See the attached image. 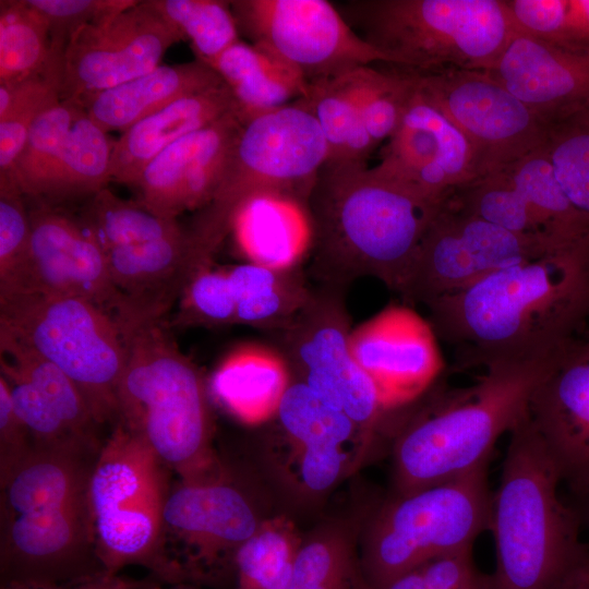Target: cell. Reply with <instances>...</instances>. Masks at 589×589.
I'll return each instance as SVG.
<instances>
[{
	"mask_svg": "<svg viewBox=\"0 0 589 589\" xmlns=\"http://www.w3.org/2000/svg\"><path fill=\"white\" fill-rule=\"evenodd\" d=\"M291 383L290 368L280 352L247 345L223 360L212 377L211 390L230 414L256 425L277 416Z\"/></svg>",
	"mask_w": 589,
	"mask_h": 589,
	"instance_id": "obj_30",
	"label": "cell"
},
{
	"mask_svg": "<svg viewBox=\"0 0 589 589\" xmlns=\"http://www.w3.org/2000/svg\"><path fill=\"white\" fill-rule=\"evenodd\" d=\"M528 414L574 498L589 491V322L554 353Z\"/></svg>",
	"mask_w": 589,
	"mask_h": 589,
	"instance_id": "obj_22",
	"label": "cell"
},
{
	"mask_svg": "<svg viewBox=\"0 0 589 589\" xmlns=\"http://www.w3.org/2000/svg\"><path fill=\"white\" fill-rule=\"evenodd\" d=\"M456 366L553 354L589 322V238L496 271L426 304Z\"/></svg>",
	"mask_w": 589,
	"mask_h": 589,
	"instance_id": "obj_1",
	"label": "cell"
},
{
	"mask_svg": "<svg viewBox=\"0 0 589 589\" xmlns=\"http://www.w3.org/2000/svg\"><path fill=\"white\" fill-rule=\"evenodd\" d=\"M31 235L26 196L13 175L0 176V293L15 284L27 259Z\"/></svg>",
	"mask_w": 589,
	"mask_h": 589,
	"instance_id": "obj_47",
	"label": "cell"
},
{
	"mask_svg": "<svg viewBox=\"0 0 589 589\" xmlns=\"http://www.w3.org/2000/svg\"><path fill=\"white\" fill-rule=\"evenodd\" d=\"M159 589H161V588H159Z\"/></svg>",
	"mask_w": 589,
	"mask_h": 589,
	"instance_id": "obj_55",
	"label": "cell"
},
{
	"mask_svg": "<svg viewBox=\"0 0 589 589\" xmlns=\"http://www.w3.org/2000/svg\"><path fill=\"white\" fill-rule=\"evenodd\" d=\"M177 322L184 325H226L237 323L235 293L228 271H201L180 298Z\"/></svg>",
	"mask_w": 589,
	"mask_h": 589,
	"instance_id": "obj_48",
	"label": "cell"
},
{
	"mask_svg": "<svg viewBox=\"0 0 589 589\" xmlns=\"http://www.w3.org/2000/svg\"><path fill=\"white\" fill-rule=\"evenodd\" d=\"M46 19L51 49L63 51L83 26L132 5L134 0H27Z\"/></svg>",
	"mask_w": 589,
	"mask_h": 589,
	"instance_id": "obj_49",
	"label": "cell"
},
{
	"mask_svg": "<svg viewBox=\"0 0 589 589\" xmlns=\"http://www.w3.org/2000/svg\"><path fill=\"white\" fill-rule=\"evenodd\" d=\"M351 28L390 64L411 71H488L516 31L504 0H348Z\"/></svg>",
	"mask_w": 589,
	"mask_h": 589,
	"instance_id": "obj_7",
	"label": "cell"
},
{
	"mask_svg": "<svg viewBox=\"0 0 589 589\" xmlns=\"http://www.w3.org/2000/svg\"><path fill=\"white\" fill-rule=\"evenodd\" d=\"M0 360L27 380L73 432L101 445L96 436L99 424L79 388L63 372L4 335H0Z\"/></svg>",
	"mask_w": 589,
	"mask_h": 589,
	"instance_id": "obj_40",
	"label": "cell"
},
{
	"mask_svg": "<svg viewBox=\"0 0 589 589\" xmlns=\"http://www.w3.org/2000/svg\"><path fill=\"white\" fill-rule=\"evenodd\" d=\"M517 31L572 48H589V0H504Z\"/></svg>",
	"mask_w": 589,
	"mask_h": 589,
	"instance_id": "obj_45",
	"label": "cell"
},
{
	"mask_svg": "<svg viewBox=\"0 0 589 589\" xmlns=\"http://www.w3.org/2000/svg\"><path fill=\"white\" fill-rule=\"evenodd\" d=\"M373 168L432 202L445 201L479 178L468 140L416 88L398 128L382 148L380 163Z\"/></svg>",
	"mask_w": 589,
	"mask_h": 589,
	"instance_id": "obj_21",
	"label": "cell"
},
{
	"mask_svg": "<svg viewBox=\"0 0 589 589\" xmlns=\"http://www.w3.org/2000/svg\"><path fill=\"white\" fill-rule=\"evenodd\" d=\"M243 123L237 112L190 133L158 154L135 184L136 202L151 213L177 219L214 196Z\"/></svg>",
	"mask_w": 589,
	"mask_h": 589,
	"instance_id": "obj_23",
	"label": "cell"
},
{
	"mask_svg": "<svg viewBox=\"0 0 589 589\" xmlns=\"http://www.w3.org/2000/svg\"><path fill=\"white\" fill-rule=\"evenodd\" d=\"M27 203L32 228L27 259L13 287L0 296L27 292L80 298L119 320L123 297L110 279L98 244L76 217L44 202Z\"/></svg>",
	"mask_w": 589,
	"mask_h": 589,
	"instance_id": "obj_19",
	"label": "cell"
},
{
	"mask_svg": "<svg viewBox=\"0 0 589 589\" xmlns=\"http://www.w3.org/2000/svg\"><path fill=\"white\" fill-rule=\"evenodd\" d=\"M56 52L40 12L27 0L0 1V83L43 71Z\"/></svg>",
	"mask_w": 589,
	"mask_h": 589,
	"instance_id": "obj_41",
	"label": "cell"
},
{
	"mask_svg": "<svg viewBox=\"0 0 589 589\" xmlns=\"http://www.w3.org/2000/svg\"><path fill=\"white\" fill-rule=\"evenodd\" d=\"M443 202L422 199L366 164L327 160L308 201L315 274L336 287L375 277L400 292Z\"/></svg>",
	"mask_w": 589,
	"mask_h": 589,
	"instance_id": "obj_2",
	"label": "cell"
},
{
	"mask_svg": "<svg viewBox=\"0 0 589 589\" xmlns=\"http://www.w3.org/2000/svg\"><path fill=\"white\" fill-rule=\"evenodd\" d=\"M108 273L124 301L116 322L127 332L149 322H161L191 280L212 266L188 229L180 233L104 251Z\"/></svg>",
	"mask_w": 589,
	"mask_h": 589,
	"instance_id": "obj_24",
	"label": "cell"
},
{
	"mask_svg": "<svg viewBox=\"0 0 589 589\" xmlns=\"http://www.w3.org/2000/svg\"><path fill=\"white\" fill-rule=\"evenodd\" d=\"M339 287L325 285L278 329L281 356L318 398L345 412L362 431L386 413L376 390L349 346V318Z\"/></svg>",
	"mask_w": 589,
	"mask_h": 589,
	"instance_id": "obj_16",
	"label": "cell"
},
{
	"mask_svg": "<svg viewBox=\"0 0 589 589\" xmlns=\"http://www.w3.org/2000/svg\"><path fill=\"white\" fill-rule=\"evenodd\" d=\"M302 541L288 519H264L236 554V589H287Z\"/></svg>",
	"mask_w": 589,
	"mask_h": 589,
	"instance_id": "obj_38",
	"label": "cell"
},
{
	"mask_svg": "<svg viewBox=\"0 0 589 589\" xmlns=\"http://www.w3.org/2000/svg\"><path fill=\"white\" fill-rule=\"evenodd\" d=\"M237 112L228 86L218 85L180 98L122 132L111 156V181L133 187L165 148L223 117Z\"/></svg>",
	"mask_w": 589,
	"mask_h": 589,
	"instance_id": "obj_27",
	"label": "cell"
},
{
	"mask_svg": "<svg viewBox=\"0 0 589 589\" xmlns=\"http://www.w3.org/2000/svg\"><path fill=\"white\" fill-rule=\"evenodd\" d=\"M154 8L188 39L195 59L207 65L230 46L240 34L230 8L223 0H151Z\"/></svg>",
	"mask_w": 589,
	"mask_h": 589,
	"instance_id": "obj_43",
	"label": "cell"
},
{
	"mask_svg": "<svg viewBox=\"0 0 589 589\" xmlns=\"http://www.w3.org/2000/svg\"><path fill=\"white\" fill-rule=\"evenodd\" d=\"M350 72L309 84L300 99L320 127L328 161L366 164L376 145L363 123Z\"/></svg>",
	"mask_w": 589,
	"mask_h": 589,
	"instance_id": "obj_34",
	"label": "cell"
},
{
	"mask_svg": "<svg viewBox=\"0 0 589 589\" xmlns=\"http://www.w3.org/2000/svg\"><path fill=\"white\" fill-rule=\"evenodd\" d=\"M0 335L63 372L99 425L116 424L127 351L109 313L80 298L9 293L0 296Z\"/></svg>",
	"mask_w": 589,
	"mask_h": 589,
	"instance_id": "obj_10",
	"label": "cell"
},
{
	"mask_svg": "<svg viewBox=\"0 0 589 589\" xmlns=\"http://www.w3.org/2000/svg\"><path fill=\"white\" fill-rule=\"evenodd\" d=\"M211 68L228 86L242 123L305 96L309 87L291 65L241 39Z\"/></svg>",
	"mask_w": 589,
	"mask_h": 589,
	"instance_id": "obj_31",
	"label": "cell"
},
{
	"mask_svg": "<svg viewBox=\"0 0 589 589\" xmlns=\"http://www.w3.org/2000/svg\"><path fill=\"white\" fill-rule=\"evenodd\" d=\"M101 251L180 233L177 219L157 216L137 202L117 196L108 188L83 202L76 217Z\"/></svg>",
	"mask_w": 589,
	"mask_h": 589,
	"instance_id": "obj_37",
	"label": "cell"
},
{
	"mask_svg": "<svg viewBox=\"0 0 589 589\" xmlns=\"http://www.w3.org/2000/svg\"><path fill=\"white\" fill-rule=\"evenodd\" d=\"M231 233L248 263L275 271L296 269L313 245L308 206L275 192L248 200L235 216Z\"/></svg>",
	"mask_w": 589,
	"mask_h": 589,
	"instance_id": "obj_29",
	"label": "cell"
},
{
	"mask_svg": "<svg viewBox=\"0 0 589 589\" xmlns=\"http://www.w3.org/2000/svg\"><path fill=\"white\" fill-rule=\"evenodd\" d=\"M115 142L79 105L61 161L44 203L85 202L111 181Z\"/></svg>",
	"mask_w": 589,
	"mask_h": 589,
	"instance_id": "obj_33",
	"label": "cell"
},
{
	"mask_svg": "<svg viewBox=\"0 0 589 589\" xmlns=\"http://www.w3.org/2000/svg\"><path fill=\"white\" fill-rule=\"evenodd\" d=\"M573 506L579 516L581 527H585L589 532V491L576 498Z\"/></svg>",
	"mask_w": 589,
	"mask_h": 589,
	"instance_id": "obj_54",
	"label": "cell"
},
{
	"mask_svg": "<svg viewBox=\"0 0 589 589\" xmlns=\"http://www.w3.org/2000/svg\"><path fill=\"white\" fill-rule=\"evenodd\" d=\"M287 589H373L364 577L354 540L329 524L302 541Z\"/></svg>",
	"mask_w": 589,
	"mask_h": 589,
	"instance_id": "obj_36",
	"label": "cell"
},
{
	"mask_svg": "<svg viewBox=\"0 0 589 589\" xmlns=\"http://www.w3.org/2000/svg\"><path fill=\"white\" fill-rule=\"evenodd\" d=\"M553 250L477 217L447 197L431 220L399 293L426 305Z\"/></svg>",
	"mask_w": 589,
	"mask_h": 589,
	"instance_id": "obj_15",
	"label": "cell"
},
{
	"mask_svg": "<svg viewBox=\"0 0 589 589\" xmlns=\"http://www.w3.org/2000/svg\"><path fill=\"white\" fill-rule=\"evenodd\" d=\"M561 476L528 412L509 432L489 530L496 567L484 589H556L580 558L579 516L558 495Z\"/></svg>",
	"mask_w": 589,
	"mask_h": 589,
	"instance_id": "obj_5",
	"label": "cell"
},
{
	"mask_svg": "<svg viewBox=\"0 0 589 589\" xmlns=\"http://www.w3.org/2000/svg\"><path fill=\"white\" fill-rule=\"evenodd\" d=\"M169 472L140 436L116 423L94 458L87 483L93 542L106 572L137 565L161 584L175 585L161 545Z\"/></svg>",
	"mask_w": 589,
	"mask_h": 589,
	"instance_id": "obj_8",
	"label": "cell"
},
{
	"mask_svg": "<svg viewBox=\"0 0 589 589\" xmlns=\"http://www.w3.org/2000/svg\"><path fill=\"white\" fill-rule=\"evenodd\" d=\"M480 578L469 549L430 560L380 589H473Z\"/></svg>",
	"mask_w": 589,
	"mask_h": 589,
	"instance_id": "obj_50",
	"label": "cell"
},
{
	"mask_svg": "<svg viewBox=\"0 0 589 589\" xmlns=\"http://www.w3.org/2000/svg\"><path fill=\"white\" fill-rule=\"evenodd\" d=\"M230 8L239 34L291 65L309 84L389 63L330 1L232 0Z\"/></svg>",
	"mask_w": 589,
	"mask_h": 589,
	"instance_id": "obj_12",
	"label": "cell"
},
{
	"mask_svg": "<svg viewBox=\"0 0 589 589\" xmlns=\"http://www.w3.org/2000/svg\"><path fill=\"white\" fill-rule=\"evenodd\" d=\"M556 589H589V543Z\"/></svg>",
	"mask_w": 589,
	"mask_h": 589,
	"instance_id": "obj_53",
	"label": "cell"
},
{
	"mask_svg": "<svg viewBox=\"0 0 589 589\" xmlns=\"http://www.w3.org/2000/svg\"><path fill=\"white\" fill-rule=\"evenodd\" d=\"M554 353L490 365L465 387H443L436 382L424 394L428 401L396 437V493L441 483L488 465L497 440L528 412Z\"/></svg>",
	"mask_w": 589,
	"mask_h": 589,
	"instance_id": "obj_4",
	"label": "cell"
},
{
	"mask_svg": "<svg viewBox=\"0 0 589 589\" xmlns=\"http://www.w3.org/2000/svg\"><path fill=\"white\" fill-rule=\"evenodd\" d=\"M223 82L216 71L200 60L160 64L154 70L76 103L104 131L129 128L173 101Z\"/></svg>",
	"mask_w": 589,
	"mask_h": 589,
	"instance_id": "obj_28",
	"label": "cell"
},
{
	"mask_svg": "<svg viewBox=\"0 0 589 589\" xmlns=\"http://www.w3.org/2000/svg\"><path fill=\"white\" fill-rule=\"evenodd\" d=\"M276 418L297 452L296 476L301 488L313 495L327 492L346 473V444L356 431H363L299 381L287 389Z\"/></svg>",
	"mask_w": 589,
	"mask_h": 589,
	"instance_id": "obj_26",
	"label": "cell"
},
{
	"mask_svg": "<svg viewBox=\"0 0 589 589\" xmlns=\"http://www.w3.org/2000/svg\"><path fill=\"white\" fill-rule=\"evenodd\" d=\"M17 416L27 428L33 446L97 453L101 445L92 444L73 432L53 411L39 392L8 363L0 360Z\"/></svg>",
	"mask_w": 589,
	"mask_h": 589,
	"instance_id": "obj_46",
	"label": "cell"
},
{
	"mask_svg": "<svg viewBox=\"0 0 589 589\" xmlns=\"http://www.w3.org/2000/svg\"><path fill=\"white\" fill-rule=\"evenodd\" d=\"M402 69L411 77L416 91L468 140L479 177L498 170L544 144L546 125L486 72Z\"/></svg>",
	"mask_w": 589,
	"mask_h": 589,
	"instance_id": "obj_14",
	"label": "cell"
},
{
	"mask_svg": "<svg viewBox=\"0 0 589 589\" xmlns=\"http://www.w3.org/2000/svg\"><path fill=\"white\" fill-rule=\"evenodd\" d=\"M62 67L57 52L43 71L0 83V176L12 175L32 125L61 100Z\"/></svg>",
	"mask_w": 589,
	"mask_h": 589,
	"instance_id": "obj_35",
	"label": "cell"
},
{
	"mask_svg": "<svg viewBox=\"0 0 589 589\" xmlns=\"http://www.w3.org/2000/svg\"><path fill=\"white\" fill-rule=\"evenodd\" d=\"M327 157L320 127L300 98L243 123L214 196L187 228L203 256L212 263L236 214L257 194L281 193L308 206Z\"/></svg>",
	"mask_w": 589,
	"mask_h": 589,
	"instance_id": "obj_9",
	"label": "cell"
},
{
	"mask_svg": "<svg viewBox=\"0 0 589 589\" xmlns=\"http://www.w3.org/2000/svg\"><path fill=\"white\" fill-rule=\"evenodd\" d=\"M378 64L363 65L350 72L363 123L376 146L395 133L414 92L412 80L402 68Z\"/></svg>",
	"mask_w": 589,
	"mask_h": 589,
	"instance_id": "obj_42",
	"label": "cell"
},
{
	"mask_svg": "<svg viewBox=\"0 0 589 589\" xmlns=\"http://www.w3.org/2000/svg\"><path fill=\"white\" fill-rule=\"evenodd\" d=\"M29 432L17 416L9 386L0 374V481L33 449Z\"/></svg>",
	"mask_w": 589,
	"mask_h": 589,
	"instance_id": "obj_51",
	"label": "cell"
},
{
	"mask_svg": "<svg viewBox=\"0 0 589 589\" xmlns=\"http://www.w3.org/2000/svg\"><path fill=\"white\" fill-rule=\"evenodd\" d=\"M349 346L386 414L420 399L445 366L431 323L406 305H388L358 325Z\"/></svg>",
	"mask_w": 589,
	"mask_h": 589,
	"instance_id": "obj_20",
	"label": "cell"
},
{
	"mask_svg": "<svg viewBox=\"0 0 589 589\" xmlns=\"http://www.w3.org/2000/svg\"><path fill=\"white\" fill-rule=\"evenodd\" d=\"M449 200L477 217L552 249L589 238V218L566 197L544 144L477 178L454 192Z\"/></svg>",
	"mask_w": 589,
	"mask_h": 589,
	"instance_id": "obj_17",
	"label": "cell"
},
{
	"mask_svg": "<svg viewBox=\"0 0 589 589\" xmlns=\"http://www.w3.org/2000/svg\"><path fill=\"white\" fill-rule=\"evenodd\" d=\"M97 453L34 446L0 481L1 582L61 581L105 570L87 506Z\"/></svg>",
	"mask_w": 589,
	"mask_h": 589,
	"instance_id": "obj_3",
	"label": "cell"
},
{
	"mask_svg": "<svg viewBox=\"0 0 589 589\" xmlns=\"http://www.w3.org/2000/svg\"><path fill=\"white\" fill-rule=\"evenodd\" d=\"M488 465L396 495L371 519L361 554L365 579L380 589L435 557L469 550L490 527Z\"/></svg>",
	"mask_w": 589,
	"mask_h": 589,
	"instance_id": "obj_11",
	"label": "cell"
},
{
	"mask_svg": "<svg viewBox=\"0 0 589 589\" xmlns=\"http://www.w3.org/2000/svg\"><path fill=\"white\" fill-rule=\"evenodd\" d=\"M263 520L228 472L205 482L179 481L165 504L161 534L175 585L205 580L227 565L233 567L238 550Z\"/></svg>",
	"mask_w": 589,
	"mask_h": 589,
	"instance_id": "obj_13",
	"label": "cell"
},
{
	"mask_svg": "<svg viewBox=\"0 0 589 589\" xmlns=\"http://www.w3.org/2000/svg\"><path fill=\"white\" fill-rule=\"evenodd\" d=\"M237 323L278 330L306 304L310 291L296 269L275 271L252 263L228 271Z\"/></svg>",
	"mask_w": 589,
	"mask_h": 589,
	"instance_id": "obj_32",
	"label": "cell"
},
{
	"mask_svg": "<svg viewBox=\"0 0 589 589\" xmlns=\"http://www.w3.org/2000/svg\"><path fill=\"white\" fill-rule=\"evenodd\" d=\"M183 39L151 0L87 24L64 49L60 99L77 101L145 74Z\"/></svg>",
	"mask_w": 589,
	"mask_h": 589,
	"instance_id": "obj_18",
	"label": "cell"
},
{
	"mask_svg": "<svg viewBox=\"0 0 589 589\" xmlns=\"http://www.w3.org/2000/svg\"><path fill=\"white\" fill-rule=\"evenodd\" d=\"M77 109L76 101L60 100L32 125L12 172L27 201L45 200Z\"/></svg>",
	"mask_w": 589,
	"mask_h": 589,
	"instance_id": "obj_39",
	"label": "cell"
},
{
	"mask_svg": "<svg viewBox=\"0 0 589 589\" xmlns=\"http://www.w3.org/2000/svg\"><path fill=\"white\" fill-rule=\"evenodd\" d=\"M544 148L566 197L589 218V106L548 125Z\"/></svg>",
	"mask_w": 589,
	"mask_h": 589,
	"instance_id": "obj_44",
	"label": "cell"
},
{
	"mask_svg": "<svg viewBox=\"0 0 589 589\" xmlns=\"http://www.w3.org/2000/svg\"><path fill=\"white\" fill-rule=\"evenodd\" d=\"M486 72L546 127L589 106V48L515 31Z\"/></svg>",
	"mask_w": 589,
	"mask_h": 589,
	"instance_id": "obj_25",
	"label": "cell"
},
{
	"mask_svg": "<svg viewBox=\"0 0 589 589\" xmlns=\"http://www.w3.org/2000/svg\"><path fill=\"white\" fill-rule=\"evenodd\" d=\"M161 585L151 575L133 578L101 570L61 581L1 582L0 589H159Z\"/></svg>",
	"mask_w": 589,
	"mask_h": 589,
	"instance_id": "obj_52",
	"label": "cell"
},
{
	"mask_svg": "<svg viewBox=\"0 0 589 589\" xmlns=\"http://www.w3.org/2000/svg\"><path fill=\"white\" fill-rule=\"evenodd\" d=\"M122 337L127 360L117 390V422L140 436L179 481L223 477L227 470L213 448L206 386L195 364L161 322L139 325Z\"/></svg>",
	"mask_w": 589,
	"mask_h": 589,
	"instance_id": "obj_6",
	"label": "cell"
}]
</instances>
